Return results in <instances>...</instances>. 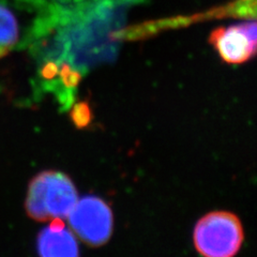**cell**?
<instances>
[{
    "label": "cell",
    "instance_id": "cell-7",
    "mask_svg": "<svg viewBox=\"0 0 257 257\" xmlns=\"http://www.w3.org/2000/svg\"><path fill=\"white\" fill-rule=\"evenodd\" d=\"M20 24L8 0H0V48L7 54L18 44Z\"/></svg>",
    "mask_w": 257,
    "mask_h": 257
},
{
    "label": "cell",
    "instance_id": "cell-9",
    "mask_svg": "<svg viewBox=\"0 0 257 257\" xmlns=\"http://www.w3.org/2000/svg\"><path fill=\"white\" fill-rule=\"evenodd\" d=\"M5 55H7V53H6L5 51H3V50H2V48H0V58H2V57H4V56H5Z\"/></svg>",
    "mask_w": 257,
    "mask_h": 257
},
{
    "label": "cell",
    "instance_id": "cell-2",
    "mask_svg": "<svg viewBox=\"0 0 257 257\" xmlns=\"http://www.w3.org/2000/svg\"><path fill=\"white\" fill-rule=\"evenodd\" d=\"M77 202L74 183L67 175L47 171L31 180L26 211L31 219L44 222L51 219H66Z\"/></svg>",
    "mask_w": 257,
    "mask_h": 257
},
{
    "label": "cell",
    "instance_id": "cell-6",
    "mask_svg": "<svg viewBox=\"0 0 257 257\" xmlns=\"http://www.w3.org/2000/svg\"><path fill=\"white\" fill-rule=\"evenodd\" d=\"M38 252L42 257H76L79 255L74 235L64 229L62 219H53L38 237Z\"/></svg>",
    "mask_w": 257,
    "mask_h": 257
},
{
    "label": "cell",
    "instance_id": "cell-4",
    "mask_svg": "<svg viewBox=\"0 0 257 257\" xmlns=\"http://www.w3.org/2000/svg\"><path fill=\"white\" fill-rule=\"evenodd\" d=\"M71 228L84 242L91 246L106 243L112 232V212L103 199L83 197L69 213Z\"/></svg>",
    "mask_w": 257,
    "mask_h": 257
},
{
    "label": "cell",
    "instance_id": "cell-5",
    "mask_svg": "<svg viewBox=\"0 0 257 257\" xmlns=\"http://www.w3.org/2000/svg\"><path fill=\"white\" fill-rule=\"evenodd\" d=\"M210 42L221 58L227 63H242L251 59L256 52V22H244L238 25L214 29Z\"/></svg>",
    "mask_w": 257,
    "mask_h": 257
},
{
    "label": "cell",
    "instance_id": "cell-3",
    "mask_svg": "<svg viewBox=\"0 0 257 257\" xmlns=\"http://www.w3.org/2000/svg\"><path fill=\"white\" fill-rule=\"evenodd\" d=\"M243 228L234 213L216 211L200 219L194 229V244L206 257H231L243 242Z\"/></svg>",
    "mask_w": 257,
    "mask_h": 257
},
{
    "label": "cell",
    "instance_id": "cell-8",
    "mask_svg": "<svg viewBox=\"0 0 257 257\" xmlns=\"http://www.w3.org/2000/svg\"><path fill=\"white\" fill-rule=\"evenodd\" d=\"M72 117H73L74 122L78 126H85L89 123L91 115H90V109L88 108L86 104L82 103L76 105L75 109L72 112Z\"/></svg>",
    "mask_w": 257,
    "mask_h": 257
},
{
    "label": "cell",
    "instance_id": "cell-1",
    "mask_svg": "<svg viewBox=\"0 0 257 257\" xmlns=\"http://www.w3.org/2000/svg\"><path fill=\"white\" fill-rule=\"evenodd\" d=\"M145 0H35L31 35H52L72 50L103 48L114 41L127 12Z\"/></svg>",
    "mask_w": 257,
    "mask_h": 257
}]
</instances>
